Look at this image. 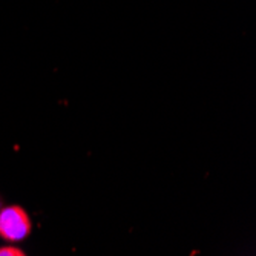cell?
<instances>
[{
  "label": "cell",
  "mask_w": 256,
  "mask_h": 256,
  "mask_svg": "<svg viewBox=\"0 0 256 256\" xmlns=\"http://www.w3.org/2000/svg\"><path fill=\"white\" fill-rule=\"evenodd\" d=\"M0 235L6 241H23L30 235V220L20 207L0 208Z\"/></svg>",
  "instance_id": "1"
},
{
  "label": "cell",
  "mask_w": 256,
  "mask_h": 256,
  "mask_svg": "<svg viewBox=\"0 0 256 256\" xmlns=\"http://www.w3.org/2000/svg\"><path fill=\"white\" fill-rule=\"evenodd\" d=\"M22 252L14 247H2L0 248V256H20Z\"/></svg>",
  "instance_id": "2"
}]
</instances>
